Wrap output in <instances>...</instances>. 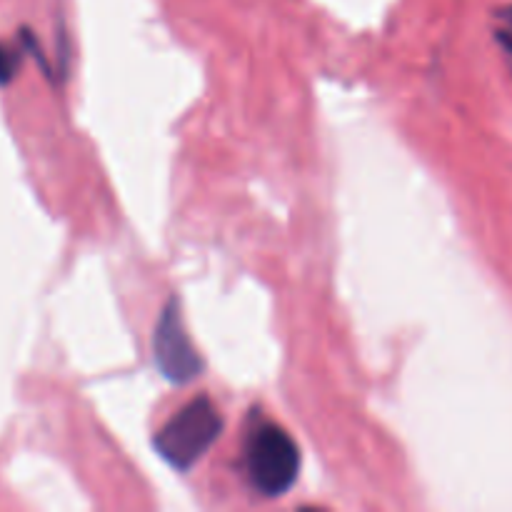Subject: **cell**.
<instances>
[{"label": "cell", "instance_id": "1", "mask_svg": "<svg viewBox=\"0 0 512 512\" xmlns=\"http://www.w3.org/2000/svg\"><path fill=\"white\" fill-rule=\"evenodd\" d=\"M300 473V450L283 428L260 423L245 438V475L255 493L280 498L295 485Z\"/></svg>", "mask_w": 512, "mask_h": 512}, {"label": "cell", "instance_id": "2", "mask_svg": "<svg viewBox=\"0 0 512 512\" xmlns=\"http://www.w3.org/2000/svg\"><path fill=\"white\" fill-rule=\"evenodd\" d=\"M220 433H223V418L218 408L213 400L200 395L163 425V430L155 435V450L170 468L185 473L213 448Z\"/></svg>", "mask_w": 512, "mask_h": 512}, {"label": "cell", "instance_id": "3", "mask_svg": "<svg viewBox=\"0 0 512 512\" xmlns=\"http://www.w3.org/2000/svg\"><path fill=\"white\" fill-rule=\"evenodd\" d=\"M153 353L155 365L160 373L175 385H185L203 373L205 363L198 355V350L190 343V335L185 330L183 313H180V300L170 298L168 305L160 313L155 323L153 335Z\"/></svg>", "mask_w": 512, "mask_h": 512}, {"label": "cell", "instance_id": "4", "mask_svg": "<svg viewBox=\"0 0 512 512\" xmlns=\"http://www.w3.org/2000/svg\"><path fill=\"white\" fill-rule=\"evenodd\" d=\"M18 63L20 55L13 53L10 48H5V45H0V83H8V80L13 78L15 70H18Z\"/></svg>", "mask_w": 512, "mask_h": 512}, {"label": "cell", "instance_id": "5", "mask_svg": "<svg viewBox=\"0 0 512 512\" xmlns=\"http://www.w3.org/2000/svg\"><path fill=\"white\" fill-rule=\"evenodd\" d=\"M500 40H503V43H505V48H508L510 53H512V35H505V33H500Z\"/></svg>", "mask_w": 512, "mask_h": 512}, {"label": "cell", "instance_id": "6", "mask_svg": "<svg viewBox=\"0 0 512 512\" xmlns=\"http://www.w3.org/2000/svg\"><path fill=\"white\" fill-rule=\"evenodd\" d=\"M500 15H503V18H505V23H508V25H510V28H512V8H508V10H503V13H500Z\"/></svg>", "mask_w": 512, "mask_h": 512}]
</instances>
